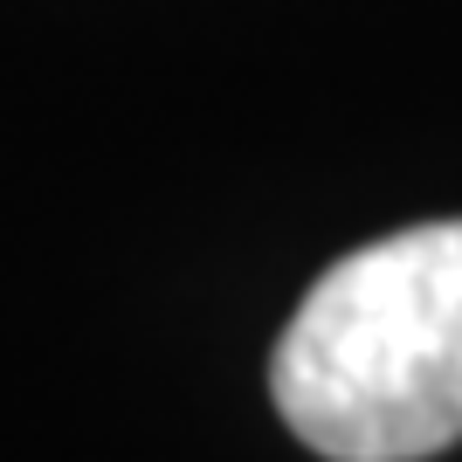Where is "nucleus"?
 Returning a JSON list of instances; mask_svg holds the SVG:
<instances>
[{"instance_id": "nucleus-1", "label": "nucleus", "mask_w": 462, "mask_h": 462, "mask_svg": "<svg viewBox=\"0 0 462 462\" xmlns=\"http://www.w3.org/2000/svg\"><path fill=\"white\" fill-rule=\"evenodd\" d=\"M270 393L331 462H421L462 442V221L331 263L276 338Z\"/></svg>"}]
</instances>
